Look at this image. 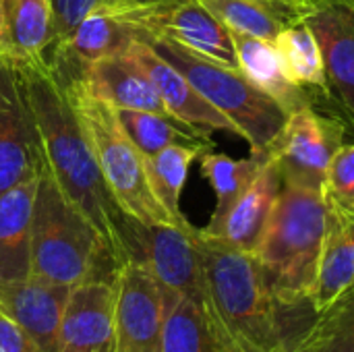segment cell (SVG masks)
Wrapping results in <instances>:
<instances>
[{
  "mask_svg": "<svg viewBox=\"0 0 354 352\" xmlns=\"http://www.w3.org/2000/svg\"><path fill=\"white\" fill-rule=\"evenodd\" d=\"M207 149L209 145H170L162 151L145 158V172L149 189L164 212L178 226H191L180 210V195L189 176L191 164Z\"/></svg>",
  "mask_w": 354,
  "mask_h": 352,
  "instance_id": "484cf974",
  "label": "cell"
},
{
  "mask_svg": "<svg viewBox=\"0 0 354 352\" xmlns=\"http://www.w3.org/2000/svg\"><path fill=\"white\" fill-rule=\"evenodd\" d=\"M133 60L141 66V71L151 79L156 85L164 106L172 116L193 127L205 131H226L230 135L243 137L239 127L226 118L220 110H216L193 85L191 81L166 58H162L147 41L139 39L127 50Z\"/></svg>",
  "mask_w": 354,
  "mask_h": 352,
  "instance_id": "9a60e30c",
  "label": "cell"
},
{
  "mask_svg": "<svg viewBox=\"0 0 354 352\" xmlns=\"http://www.w3.org/2000/svg\"><path fill=\"white\" fill-rule=\"evenodd\" d=\"M351 2H354V0H351Z\"/></svg>",
  "mask_w": 354,
  "mask_h": 352,
  "instance_id": "d590c367",
  "label": "cell"
},
{
  "mask_svg": "<svg viewBox=\"0 0 354 352\" xmlns=\"http://www.w3.org/2000/svg\"><path fill=\"white\" fill-rule=\"evenodd\" d=\"M6 60L29 122L39 166L50 172L60 191L93 224L116 270L131 259L137 261L139 222L112 195L48 54L33 58L6 56Z\"/></svg>",
  "mask_w": 354,
  "mask_h": 352,
  "instance_id": "6da1fadb",
  "label": "cell"
},
{
  "mask_svg": "<svg viewBox=\"0 0 354 352\" xmlns=\"http://www.w3.org/2000/svg\"><path fill=\"white\" fill-rule=\"evenodd\" d=\"M0 56H4V10L0 0Z\"/></svg>",
  "mask_w": 354,
  "mask_h": 352,
  "instance_id": "d6a6232c",
  "label": "cell"
},
{
  "mask_svg": "<svg viewBox=\"0 0 354 352\" xmlns=\"http://www.w3.org/2000/svg\"><path fill=\"white\" fill-rule=\"evenodd\" d=\"M58 352H114V284L93 278L71 288Z\"/></svg>",
  "mask_w": 354,
  "mask_h": 352,
  "instance_id": "5bb4252c",
  "label": "cell"
},
{
  "mask_svg": "<svg viewBox=\"0 0 354 352\" xmlns=\"http://www.w3.org/2000/svg\"><path fill=\"white\" fill-rule=\"evenodd\" d=\"M290 2H307V0H290Z\"/></svg>",
  "mask_w": 354,
  "mask_h": 352,
  "instance_id": "e575fe53",
  "label": "cell"
},
{
  "mask_svg": "<svg viewBox=\"0 0 354 352\" xmlns=\"http://www.w3.org/2000/svg\"><path fill=\"white\" fill-rule=\"evenodd\" d=\"M71 286L37 276L0 286V311L8 315L39 352H58L60 324Z\"/></svg>",
  "mask_w": 354,
  "mask_h": 352,
  "instance_id": "4fadbf2b",
  "label": "cell"
},
{
  "mask_svg": "<svg viewBox=\"0 0 354 352\" xmlns=\"http://www.w3.org/2000/svg\"><path fill=\"white\" fill-rule=\"evenodd\" d=\"M342 141V122L307 106L286 118L268 149L280 170L282 185L322 193L328 166L344 145Z\"/></svg>",
  "mask_w": 354,
  "mask_h": 352,
  "instance_id": "52a82bcc",
  "label": "cell"
},
{
  "mask_svg": "<svg viewBox=\"0 0 354 352\" xmlns=\"http://www.w3.org/2000/svg\"><path fill=\"white\" fill-rule=\"evenodd\" d=\"M143 41L174 64L216 110L239 127L251 151H266L270 147L288 114L257 89L241 68H228L162 35H145Z\"/></svg>",
  "mask_w": 354,
  "mask_h": 352,
  "instance_id": "8992f818",
  "label": "cell"
},
{
  "mask_svg": "<svg viewBox=\"0 0 354 352\" xmlns=\"http://www.w3.org/2000/svg\"><path fill=\"white\" fill-rule=\"evenodd\" d=\"M330 216L322 193L282 185L255 257L270 293L286 313L311 307Z\"/></svg>",
  "mask_w": 354,
  "mask_h": 352,
  "instance_id": "3957f363",
  "label": "cell"
},
{
  "mask_svg": "<svg viewBox=\"0 0 354 352\" xmlns=\"http://www.w3.org/2000/svg\"><path fill=\"white\" fill-rule=\"evenodd\" d=\"M145 6H110L89 12L73 31L54 41L46 52L52 60L87 68L93 62L124 54L135 41L145 37L141 15Z\"/></svg>",
  "mask_w": 354,
  "mask_h": 352,
  "instance_id": "30bf717a",
  "label": "cell"
},
{
  "mask_svg": "<svg viewBox=\"0 0 354 352\" xmlns=\"http://www.w3.org/2000/svg\"><path fill=\"white\" fill-rule=\"evenodd\" d=\"M230 31L253 35L266 41L278 37L282 29L305 21L307 2L290 0H199Z\"/></svg>",
  "mask_w": 354,
  "mask_h": 352,
  "instance_id": "7402d4cb",
  "label": "cell"
},
{
  "mask_svg": "<svg viewBox=\"0 0 354 352\" xmlns=\"http://www.w3.org/2000/svg\"><path fill=\"white\" fill-rule=\"evenodd\" d=\"M50 4L54 12V27H56V41H58L68 31H73L89 12L110 6H131L135 2L133 0H50Z\"/></svg>",
  "mask_w": 354,
  "mask_h": 352,
  "instance_id": "4dcf8cb0",
  "label": "cell"
},
{
  "mask_svg": "<svg viewBox=\"0 0 354 352\" xmlns=\"http://www.w3.org/2000/svg\"><path fill=\"white\" fill-rule=\"evenodd\" d=\"M203 311L228 352H288V313L270 293L259 261L197 228Z\"/></svg>",
  "mask_w": 354,
  "mask_h": 352,
  "instance_id": "7a4b0ae2",
  "label": "cell"
},
{
  "mask_svg": "<svg viewBox=\"0 0 354 352\" xmlns=\"http://www.w3.org/2000/svg\"><path fill=\"white\" fill-rule=\"evenodd\" d=\"M322 195L334 214L354 220V143L342 145L332 158Z\"/></svg>",
  "mask_w": 354,
  "mask_h": 352,
  "instance_id": "f546056e",
  "label": "cell"
},
{
  "mask_svg": "<svg viewBox=\"0 0 354 352\" xmlns=\"http://www.w3.org/2000/svg\"><path fill=\"white\" fill-rule=\"evenodd\" d=\"M4 10V56H41L56 41L54 12L50 0H2Z\"/></svg>",
  "mask_w": 354,
  "mask_h": 352,
  "instance_id": "603a6c76",
  "label": "cell"
},
{
  "mask_svg": "<svg viewBox=\"0 0 354 352\" xmlns=\"http://www.w3.org/2000/svg\"><path fill=\"white\" fill-rule=\"evenodd\" d=\"M118 120L139 151L149 158L170 145H209L214 147L212 133L172 114H158L147 110H116Z\"/></svg>",
  "mask_w": 354,
  "mask_h": 352,
  "instance_id": "d4e9b609",
  "label": "cell"
},
{
  "mask_svg": "<svg viewBox=\"0 0 354 352\" xmlns=\"http://www.w3.org/2000/svg\"><path fill=\"white\" fill-rule=\"evenodd\" d=\"M35 178L0 197V286L31 276V212Z\"/></svg>",
  "mask_w": 354,
  "mask_h": 352,
  "instance_id": "ffe728a7",
  "label": "cell"
},
{
  "mask_svg": "<svg viewBox=\"0 0 354 352\" xmlns=\"http://www.w3.org/2000/svg\"><path fill=\"white\" fill-rule=\"evenodd\" d=\"M270 158H272L270 149L251 151V156L243 160H234L214 149H207L199 156L201 174L209 180L216 193V207H214L209 224L201 228L203 232H212L222 222V218L241 199V195L251 187V183L257 178V174L270 162Z\"/></svg>",
  "mask_w": 354,
  "mask_h": 352,
  "instance_id": "cb8c5ba5",
  "label": "cell"
},
{
  "mask_svg": "<svg viewBox=\"0 0 354 352\" xmlns=\"http://www.w3.org/2000/svg\"><path fill=\"white\" fill-rule=\"evenodd\" d=\"M52 62L58 68L77 75L93 95L108 102L116 110H147V112H158V114H170L156 85L141 71V66L133 60L129 52L112 56V58H104L81 71L60 64L56 60Z\"/></svg>",
  "mask_w": 354,
  "mask_h": 352,
  "instance_id": "2e32d148",
  "label": "cell"
},
{
  "mask_svg": "<svg viewBox=\"0 0 354 352\" xmlns=\"http://www.w3.org/2000/svg\"><path fill=\"white\" fill-rule=\"evenodd\" d=\"M102 266L116 272L93 224L39 166L31 212V276L73 288L104 278Z\"/></svg>",
  "mask_w": 354,
  "mask_h": 352,
  "instance_id": "277c9868",
  "label": "cell"
},
{
  "mask_svg": "<svg viewBox=\"0 0 354 352\" xmlns=\"http://www.w3.org/2000/svg\"><path fill=\"white\" fill-rule=\"evenodd\" d=\"M305 23L319 44L330 93L354 116V2L307 0Z\"/></svg>",
  "mask_w": 354,
  "mask_h": 352,
  "instance_id": "7c38bea8",
  "label": "cell"
},
{
  "mask_svg": "<svg viewBox=\"0 0 354 352\" xmlns=\"http://www.w3.org/2000/svg\"><path fill=\"white\" fill-rule=\"evenodd\" d=\"M351 290H354V220L332 212L309 305L313 313H319Z\"/></svg>",
  "mask_w": 354,
  "mask_h": 352,
  "instance_id": "44dd1931",
  "label": "cell"
},
{
  "mask_svg": "<svg viewBox=\"0 0 354 352\" xmlns=\"http://www.w3.org/2000/svg\"><path fill=\"white\" fill-rule=\"evenodd\" d=\"M236 50V60L241 73L266 95H270L288 116L311 104V93L295 85L282 66L280 54L272 41L230 31Z\"/></svg>",
  "mask_w": 354,
  "mask_h": 352,
  "instance_id": "d6986e66",
  "label": "cell"
},
{
  "mask_svg": "<svg viewBox=\"0 0 354 352\" xmlns=\"http://www.w3.org/2000/svg\"><path fill=\"white\" fill-rule=\"evenodd\" d=\"M141 27L145 35L168 37L214 62L239 68L230 29L199 0H164L145 6Z\"/></svg>",
  "mask_w": 354,
  "mask_h": 352,
  "instance_id": "8fae6325",
  "label": "cell"
},
{
  "mask_svg": "<svg viewBox=\"0 0 354 352\" xmlns=\"http://www.w3.org/2000/svg\"><path fill=\"white\" fill-rule=\"evenodd\" d=\"M280 191L282 176L276 162L270 158V162L261 168L251 187L222 218V222L212 232H201L207 237H216L245 253L255 255Z\"/></svg>",
  "mask_w": 354,
  "mask_h": 352,
  "instance_id": "ac0fdd59",
  "label": "cell"
},
{
  "mask_svg": "<svg viewBox=\"0 0 354 352\" xmlns=\"http://www.w3.org/2000/svg\"><path fill=\"white\" fill-rule=\"evenodd\" d=\"M0 352H39L27 334L0 311Z\"/></svg>",
  "mask_w": 354,
  "mask_h": 352,
  "instance_id": "1f68e13d",
  "label": "cell"
},
{
  "mask_svg": "<svg viewBox=\"0 0 354 352\" xmlns=\"http://www.w3.org/2000/svg\"><path fill=\"white\" fill-rule=\"evenodd\" d=\"M168 295V313L164 322L160 352H228L207 324L199 303L187 297Z\"/></svg>",
  "mask_w": 354,
  "mask_h": 352,
  "instance_id": "83f0119b",
  "label": "cell"
},
{
  "mask_svg": "<svg viewBox=\"0 0 354 352\" xmlns=\"http://www.w3.org/2000/svg\"><path fill=\"white\" fill-rule=\"evenodd\" d=\"M288 352H354V290L313 313L290 340Z\"/></svg>",
  "mask_w": 354,
  "mask_h": 352,
  "instance_id": "4316f807",
  "label": "cell"
},
{
  "mask_svg": "<svg viewBox=\"0 0 354 352\" xmlns=\"http://www.w3.org/2000/svg\"><path fill=\"white\" fill-rule=\"evenodd\" d=\"M274 46L280 54L286 77L295 85L307 91L317 89L330 93L319 44L305 21L292 23L282 29L274 39Z\"/></svg>",
  "mask_w": 354,
  "mask_h": 352,
  "instance_id": "f1b7e54d",
  "label": "cell"
},
{
  "mask_svg": "<svg viewBox=\"0 0 354 352\" xmlns=\"http://www.w3.org/2000/svg\"><path fill=\"white\" fill-rule=\"evenodd\" d=\"M54 68L64 83L79 122L91 143L100 170L122 210L143 224H174L153 197L145 172V156L122 129L116 108L93 95L77 75L62 71L56 64Z\"/></svg>",
  "mask_w": 354,
  "mask_h": 352,
  "instance_id": "5b68a950",
  "label": "cell"
},
{
  "mask_svg": "<svg viewBox=\"0 0 354 352\" xmlns=\"http://www.w3.org/2000/svg\"><path fill=\"white\" fill-rule=\"evenodd\" d=\"M39 158L6 56H0V197L37 176Z\"/></svg>",
  "mask_w": 354,
  "mask_h": 352,
  "instance_id": "e0dca14e",
  "label": "cell"
},
{
  "mask_svg": "<svg viewBox=\"0 0 354 352\" xmlns=\"http://www.w3.org/2000/svg\"><path fill=\"white\" fill-rule=\"evenodd\" d=\"M195 234V226L139 222L137 261L153 274L166 293L193 299L203 307V270Z\"/></svg>",
  "mask_w": 354,
  "mask_h": 352,
  "instance_id": "9c48e42d",
  "label": "cell"
},
{
  "mask_svg": "<svg viewBox=\"0 0 354 352\" xmlns=\"http://www.w3.org/2000/svg\"><path fill=\"white\" fill-rule=\"evenodd\" d=\"M135 4H139V6H153V4H158V2H164V0H133Z\"/></svg>",
  "mask_w": 354,
  "mask_h": 352,
  "instance_id": "836d02e7",
  "label": "cell"
},
{
  "mask_svg": "<svg viewBox=\"0 0 354 352\" xmlns=\"http://www.w3.org/2000/svg\"><path fill=\"white\" fill-rule=\"evenodd\" d=\"M114 352H160L168 295L141 261L122 263L114 278Z\"/></svg>",
  "mask_w": 354,
  "mask_h": 352,
  "instance_id": "ba28073f",
  "label": "cell"
}]
</instances>
